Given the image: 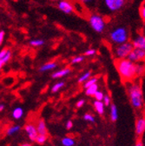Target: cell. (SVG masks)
I'll use <instances>...</instances> for the list:
<instances>
[{
  "instance_id": "cell-1",
  "label": "cell",
  "mask_w": 145,
  "mask_h": 146,
  "mask_svg": "<svg viewBox=\"0 0 145 146\" xmlns=\"http://www.w3.org/2000/svg\"><path fill=\"white\" fill-rule=\"evenodd\" d=\"M115 64L123 83H131L137 77L136 65L130 59H117L115 61Z\"/></svg>"
},
{
  "instance_id": "cell-2",
  "label": "cell",
  "mask_w": 145,
  "mask_h": 146,
  "mask_svg": "<svg viewBox=\"0 0 145 146\" xmlns=\"http://www.w3.org/2000/svg\"><path fill=\"white\" fill-rule=\"evenodd\" d=\"M127 92H128L131 105L135 109H141L143 105V97L140 84L135 81L128 83L127 84Z\"/></svg>"
},
{
  "instance_id": "cell-3",
  "label": "cell",
  "mask_w": 145,
  "mask_h": 146,
  "mask_svg": "<svg viewBox=\"0 0 145 146\" xmlns=\"http://www.w3.org/2000/svg\"><path fill=\"white\" fill-rule=\"evenodd\" d=\"M128 38H129L128 31L123 26L116 27L110 32L111 41L116 44L117 45L128 42Z\"/></svg>"
},
{
  "instance_id": "cell-4",
  "label": "cell",
  "mask_w": 145,
  "mask_h": 146,
  "mask_svg": "<svg viewBox=\"0 0 145 146\" xmlns=\"http://www.w3.org/2000/svg\"><path fill=\"white\" fill-rule=\"evenodd\" d=\"M126 0H102V8L104 13H114L121 10Z\"/></svg>"
},
{
  "instance_id": "cell-5",
  "label": "cell",
  "mask_w": 145,
  "mask_h": 146,
  "mask_svg": "<svg viewBox=\"0 0 145 146\" xmlns=\"http://www.w3.org/2000/svg\"><path fill=\"white\" fill-rule=\"evenodd\" d=\"M134 50V45L130 42H126L124 44H117L114 48V56L117 59L128 58L130 52Z\"/></svg>"
},
{
  "instance_id": "cell-6",
  "label": "cell",
  "mask_w": 145,
  "mask_h": 146,
  "mask_svg": "<svg viewBox=\"0 0 145 146\" xmlns=\"http://www.w3.org/2000/svg\"><path fill=\"white\" fill-rule=\"evenodd\" d=\"M89 23L90 26H91V28L98 33L103 32L105 29L106 23L104 18L98 14H95V13L90 14L89 17Z\"/></svg>"
},
{
  "instance_id": "cell-7",
  "label": "cell",
  "mask_w": 145,
  "mask_h": 146,
  "mask_svg": "<svg viewBox=\"0 0 145 146\" xmlns=\"http://www.w3.org/2000/svg\"><path fill=\"white\" fill-rule=\"evenodd\" d=\"M128 59H130L133 63L142 62L145 59V50L137 49V48H134V50L129 55Z\"/></svg>"
},
{
  "instance_id": "cell-8",
  "label": "cell",
  "mask_w": 145,
  "mask_h": 146,
  "mask_svg": "<svg viewBox=\"0 0 145 146\" xmlns=\"http://www.w3.org/2000/svg\"><path fill=\"white\" fill-rule=\"evenodd\" d=\"M24 131L25 132L27 133L29 138L31 140V141H35L37 140V137L39 135L38 134V129L37 127H36L34 124L32 123H27L25 126H24Z\"/></svg>"
},
{
  "instance_id": "cell-9",
  "label": "cell",
  "mask_w": 145,
  "mask_h": 146,
  "mask_svg": "<svg viewBox=\"0 0 145 146\" xmlns=\"http://www.w3.org/2000/svg\"><path fill=\"white\" fill-rule=\"evenodd\" d=\"M58 9L65 14H70L74 11V6L68 0H60L58 4Z\"/></svg>"
},
{
  "instance_id": "cell-10",
  "label": "cell",
  "mask_w": 145,
  "mask_h": 146,
  "mask_svg": "<svg viewBox=\"0 0 145 146\" xmlns=\"http://www.w3.org/2000/svg\"><path fill=\"white\" fill-rule=\"evenodd\" d=\"M145 133V117H138L136 121V134L138 137Z\"/></svg>"
},
{
  "instance_id": "cell-11",
  "label": "cell",
  "mask_w": 145,
  "mask_h": 146,
  "mask_svg": "<svg viewBox=\"0 0 145 146\" xmlns=\"http://www.w3.org/2000/svg\"><path fill=\"white\" fill-rule=\"evenodd\" d=\"M132 44L134 45V48H137V49L145 50V36H142V35L137 36L133 40Z\"/></svg>"
},
{
  "instance_id": "cell-12",
  "label": "cell",
  "mask_w": 145,
  "mask_h": 146,
  "mask_svg": "<svg viewBox=\"0 0 145 146\" xmlns=\"http://www.w3.org/2000/svg\"><path fill=\"white\" fill-rule=\"evenodd\" d=\"M37 129L39 135H47V128L44 119H39L37 123Z\"/></svg>"
},
{
  "instance_id": "cell-13",
  "label": "cell",
  "mask_w": 145,
  "mask_h": 146,
  "mask_svg": "<svg viewBox=\"0 0 145 146\" xmlns=\"http://www.w3.org/2000/svg\"><path fill=\"white\" fill-rule=\"evenodd\" d=\"M70 70H70V68H69V67L64 68V69H62V70H58V71L54 72L53 74H52V78H63V77L68 75L69 73L70 72Z\"/></svg>"
},
{
  "instance_id": "cell-14",
  "label": "cell",
  "mask_w": 145,
  "mask_h": 146,
  "mask_svg": "<svg viewBox=\"0 0 145 146\" xmlns=\"http://www.w3.org/2000/svg\"><path fill=\"white\" fill-rule=\"evenodd\" d=\"M104 106L105 105H104L103 102H102V101L96 100L94 102V108L99 115H103L104 113Z\"/></svg>"
},
{
  "instance_id": "cell-15",
  "label": "cell",
  "mask_w": 145,
  "mask_h": 146,
  "mask_svg": "<svg viewBox=\"0 0 145 146\" xmlns=\"http://www.w3.org/2000/svg\"><path fill=\"white\" fill-rule=\"evenodd\" d=\"M98 91V84H95L91 86H89V88L86 89L85 90V93L87 96H90V97H94L96 95V93Z\"/></svg>"
},
{
  "instance_id": "cell-16",
  "label": "cell",
  "mask_w": 145,
  "mask_h": 146,
  "mask_svg": "<svg viewBox=\"0 0 145 146\" xmlns=\"http://www.w3.org/2000/svg\"><path fill=\"white\" fill-rule=\"evenodd\" d=\"M58 66L57 63L56 62H49L44 65H42L39 69V70L41 72H44V71H47V70H53L55 69L56 67Z\"/></svg>"
},
{
  "instance_id": "cell-17",
  "label": "cell",
  "mask_w": 145,
  "mask_h": 146,
  "mask_svg": "<svg viewBox=\"0 0 145 146\" xmlns=\"http://www.w3.org/2000/svg\"><path fill=\"white\" fill-rule=\"evenodd\" d=\"M12 117L14 119H17V120H19L20 119L23 115H24V110L21 108V107H17L13 110V111H12Z\"/></svg>"
},
{
  "instance_id": "cell-18",
  "label": "cell",
  "mask_w": 145,
  "mask_h": 146,
  "mask_svg": "<svg viewBox=\"0 0 145 146\" xmlns=\"http://www.w3.org/2000/svg\"><path fill=\"white\" fill-rule=\"evenodd\" d=\"M20 129H21V127L19 125H13V126L9 127L5 132H6L7 136H12V135L16 134L17 132H19L20 131Z\"/></svg>"
},
{
  "instance_id": "cell-19",
  "label": "cell",
  "mask_w": 145,
  "mask_h": 146,
  "mask_svg": "<svg viewBox=\"0 0 145 146\" xmlns=\"http://www.w3.org/2000/svg\"><path fill=\"white\" fill-rule=\"evenodd\" d=\"M111 117L112 122H116L118 118L117 108L115 104H111Z\"/></svg>"
},
{
  "instance_id": "cell-20",
  "label": "cell",
  "mask_w": 145,
  "mask_h": 146,
  "mask_svg": "<svg viewBox=\"0 0 145 146\" xmlns=\"http://www.w3.org/2000/svg\"><path fill=\"white\" fill-rule=\"evenodd\" d=\"M136 74L137 77H140L145 73V64L144 62H138V64H136Z\"/></svg>"
},
{
  "instance_id": "cell-21",
  "label": "cell",
  "mask_w": 145,
  "mask_h": 146,
  "mask_svg": "<svg viewBox=\"0 0 145 146\" xmlns=\"http://www.w3.org/2000/svg\"><path fill=\"white\" fill-rule=\"evenodd\" d=\"M11 56H12L11 51L10 50H8V51H7V53H6L5 56L3 58H0V66L3 67L4 65H5V64H6L11 60Z\"/></svg>"
},
{
  "instance_id": "cell-22",
  "label": "cell",
  "mask_w": 145,
  "mask_h": 146,
  "mask_svg": "<svg viewBox=\"0 0 145 146\" xmlns=\"http://www.w3.org/2000/svg\"><path fill=\"white\" fill-rule=\"evenodd\" d=\"M91 77V71H88L85 72L84 74H83L79 78H78V83L79 84H83V83H86Z\"/></svg>"
},
{
  "instance_id": "cell-23",
  "label": "cell",
  "mask_w": 145,
  "mask_h": 146,
  "mask_svg": "<svg viewBox=\"0 0 145 146\" xmlns=\"http://www.w3.org/2000/svg\"><path fill=\"white\" fill-rule=\"evenodd\" d=\"M62 144L64 146H73L75 144V141L73 140V138L66 137L62 139Z\"/></svg>"
},
{
  "instance_id": "cell-24",
  "label": "cell",
  "mask_w": 145,
  "mask_h": 146,
  "mask_svg": "<svg viewBox=\"0 0 145 146\" xmlns=\"http://www.w3.org/2000/svg\"><path fill=\"white\" fill-rule=\"evenodd\" d=\"M97 81H98V78H90L85 84H84V88L87 89L89 88V86H91L95 84H97Z\"/></svg>"
},
{
  "instance_id": "cell-25",
  "label": "cell",
  "mask_w": 145,
  "mask_h": 146,
  "mask_svg": "<svg viewBox=\"0 0 145 146\" xmlns=\"http://www.w3.org/2000/svg\"><path fill=\"white\" fill-rule=\"evenodd\" d=\"M64 86V82H58V83H57V84H55L53 85V87H52V89H51V91L53 93H55V92H58V91L61 89V88H63Z\"/></svg>"
},
{
  "instance_id": "cell-26",
  "label": "cell",
  "mask_w": 145,
  "mask_h": 146,
  "mask_svg": "<svg viewBox=\"0 0 145 146\" xmlns=\"http://www.w3.org/2000/svg\"><path fill=\"white\" fill-rule=\"evenodd\" d=\"M30 44L31 46L38 47V46H42L44 44V41L42 40V39H34V40H31L30 42Z\"/></svg>"
},
{
  "instance_id": "cell-27",
  "label": "cell",
  "mask_w": 145,
  "mask_h": 146,
  "mask_svg": "<svg viewBox=\"0 0 145 146\" xmlns=\"http://www.w3.org/2000/svg\"><path fill=\"white\" fill-rule=\"evenodd\" d=\"M46 141H47V135H38L37 140H36V142L38 144H44Z\"/></svg>"
},
{
  "instance_id": "cell-28",
  "label": "cell",
  "mask_w": 145,
  "mask_h": 146,
  "mask_svg": "<svg viewBox=\"0 0 145 146\" xmlns=\"http://www.w3.org/2000/svg\"><path fill=\"white\" fill-rule=\"evenodd\" d=\"M83 119H84L85 121L91 122V123H94V122H95V117H94V116H93V115H91V114H89V113H86V114H84V116H83Z\"/></svg>"
},
{
  "instance_id": "cell-29",
  "label": "cell",
  "mask_w": 145,
  "mask_h": 146,
  "mask_svg": "<svg viewBox=\"0 0 145 146\" xmlns=\"http://www.w3.org/2000/svg\"><path fill=\"white\" fill-rule=\"evenodd\" d=\"M104 96H105V95L102 92V91L98 90L94 97H95L96 100H97V101H103V98H104Z\"/></svg>"
},
{
  "instance_id": "cell-30",
  "label": "cell",
  "mask_w": 145,
  "mask_h": 146,
  "mask_svg": "<svg viewBox=\"0 0 145 146\" xmlns=\"http://www.w3.org/2000/svg\"><path fill=\"white\" fill-rule=\"evenodd\" d=\"M83 59H84L83 57H82V56H77V57H76V58H72L71 64H79V63L83 62Z\"/></svg>"
},
{
  "instance_id": "cell-31",
  "label": "cell",
  "mask_w": 145,
  "mask_h": 146,
  "mask_svg": "<svg viewBox=\"0 0 145 146\" xmlns=\"http://www.w3.org/2000/svg\"><path fill=\"white\" fill-rule=\"evenodd\" d=\"M79 1L86 6H91L94 4L95 0H79Z\"/></svg>"
},
{
  "instance_id": "cell-32",
  "label": "cell",
  "mask_w": 145,
  "mask_h": 146,
  "mask_svg": "<svg viewBox=\"0 0 145 146\" xmlns=\"http://www.w3.org/2000/svg\"><path fill=\"white\" fill-rule=\"evenodd\" d=\"M103 102V104H104L105 106H109V105L111 104V97L109 96V95H105Z\"/></svg>"
},
{
  "instance_id": "cell-33",
  "label": "cell",
  "mask_w": 145,
  "mask_h": 146,
  "mask_svg": "<svg viewBox=\"0 0 145 146\" xmlns=\"http://www.w3.org/2000/svg\"><path fill=\"white\" fill-rule=\"evenodd\" d=\"M95 54H96V50L94 49H89L84 52V56L90 57V56H93V55H95Z\"/></svg>"
},
{
  "instance_id": "cell-34",
  "label": "cell",
  "mask_w": 145,
  "mask_h": 146,
  "mask_svg": "<svg viewBox=\"0 0 145 146\" xmlns=\"http://www.w3.org/2000/svg\"><path fill=\"white\" fill-rule=\"evenodd\" d=\"M5 35V32L4 31H0V44H2L3 42H4Z\"/></svg>"
},
{
  "instance_id": "cell-35",
  "label": "cell",
  "mask_w": 145,
  "mask_h": 146,
  "mask_svg": "<svg viewBox=\"0 0 145 146\" xmlns=\"http://www.w3.org/2000/svg\"><path fill=\"white\" fill-rule=\"evenodd\" d=\"M72 127H73V123H72L71 120H68V122L66 123V129L70 130Z\"/></svg>"
},
{
  "instance_id": "cell-36",
  "label": "cell",
  "mask_w": 145,
  "mask_h": 146,
  "mask_svg": "<svg viewBox=\"0 0 145 146\" xmlns=\"http://www.w3.org/2000/svg\"><path fill=\"white\" fill-rule=\"evenodd\" d=\"M85 104L84 99H81V100L77 101V108H81V107H83V104Z\"/></svg>"
},
{
  "instance_id": "cell-37",
  "label": "cell",
  "mask_w": 145,
  "mask_h": 146,
  "mask_svg": "<svg viewBox=\"0 0 145 146\" xmlns=\"http://www.w3.org/2000/svg\"><path fill=\"white\" fill-rule=\"evenodd\" d=\"M141 16L143 18V20H145V5H143L141 8Z\"/></svg>"
},
{
  "instance_id": "cell-38",
  "label": "cell",
  "mask_w": 145,
  "mask_h": 146,
  "mask_svg": "<svg viewBox=\"0 0 145 146\" xmlns=\"http://www.w3.org/2000/svg\"><path fill=\"white\" fill-rule=\"evenodd\" d=\"M135 146H144V144H143V142L142 141V140H137L136 141V145Z\"/></svg>"
},
{
  "instance_id": "cell-39",
  "label": "cell",
  "mask_w": 145,
  "mask_h": 146,
  "mask_svg": "<svg viewBox=\"0 0 145 146\" xmlns=\"http://www.w3.org/2000/svg\"><path fill=\"white\" fill-rule=\"evenodd\" d=\"M4 109H5V105H4L3 104H0V111H4Z\"/></svg>"
},
{
  "instance_id": "cell-40",
  "label": "cell",
  "mask_w": 145,
  "mask_h": 146,
  "mask_svg": "<svg viewBox=\"0 0 145 146\" xmlns=\"http://www.w3.org/2000/svg\"><path fill=\"white\" fill-rule=\"evenodd\" d=\"M21 146H32L30 143H24L23 144H21Z\"/></svg>"
},
{
  "instance_id": "cell-41",
  "label": "cell",
  "mask_w": 145,
  "mask_h": 146,
  "mask_svg": "<svg viewBox=\"0 0 145 146\" xmlns=\"http://www.w3.org/2000/svg\"><path fill=\"white\" fill-rule=\"evenodd\" d=\"M144 134H145V133H144ZM142 142H143V144H144V146H145V136H144V137H143V141H142Z\"/></svg>"
},
{
  "instance_id": "cell-42",
  "label": "cell",
  "mask_w": 145,
  "mask_h": 146,
  "mask_svg": "<svg viewBox=\"0 0 145 146\" xmlns=\"http://www.w3.org/2000/svg\"><path fill=\"white\" fill-rule=\"evenodd\" d=\"M51 1H60V0H51Z\"/></svg>"
}]
</instances>
